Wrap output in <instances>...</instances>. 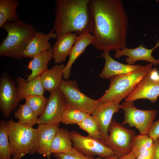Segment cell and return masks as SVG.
I'll list each match as a JSON object with an SVG mask.
<instances>
[{
  "mask_svg": "<svg viewBox=\"0 0 159 159\" xmlns=\"http://www.w3.org/2000/svg\"><path fill=\"white\" fill-rule=\"evenodd\" d=\"M89 115H90L85 112L66 106L62 114L61 122L67 125L77 124Z\"/></svg>",
  "mask_w": 159,
  "mask_h": 159,
  "instance_id": "28",
  "label": "cell"
},
{
  "mask_svg": "<svg viewBox=\"0 0 159 159\" xmlns=\"http://www.w3.org/2000/svg\"><path fill=\"white\" fill-rule=\"evenodd\" d=\"M26 103L35 115L39 117L44 112L47 105L48 98L44 95H34L25 99Z\"/></svg>",
  "mask_w": 159,
  "mask_h": 159,
  "instance_id": "29",
  "label": "cell"
},
{
  "mask_svg": "<svg viewBox=\"0 0 159 159\" xmlns=\"http://www.w3.org/2000/svg\"><path fill=\"white\" fill-rule=\"evenodd\" d=\"M20 101L14 81L7 73H4L0 79V108L6 118L9 117Z\"/></svg>",
  "mask_w": 159,
  "mask_h": 159,
  "instance_id": "12",
  "label": "cell"
},
{
  "mask_svg": "<svg viewBox=\"0 0 159 159\" xmlns=\"http://www.w3.org/2000/svg\"><path fill=\"white\" fill-rule=\"evenodd\" d=\"M7 122L12 158L20 159L27 154L35 155L38 149L37 129L11 119Z\"/></svg>",
  "mask_w": 159,
  "mask_h": 159,
  "instance_id": "4",
  "label": "cell"
},
{
  "mask_svg": "<svg viewBox=\"0 0 159 159\" xmlns=\"http://www.w3.org/2000/svg\"><path fill=\"white\" fill-rule=\"evenodd\" d=\"M134 102L125 101L120 105V109L124 112L122 124H127L131 127H135L139 130L140 134L148 135L156 117L157 110L138 109L134 105Z\"/></svg>",
  "mask_w": 159,
  "mask_h": 159,
  "instance_id": "7",
  "label": "cell"
},
{
  "mask_svg": "<svg viewBox=\"0 0 159 159\" xmlns=\"http://www.w3.org/2000/svg\"><path fill=\"white\" fill-rule=\"evenodd\" d=\"M159 96V73L156 68L152 69L125 99L126 101L134 102L145 99L154 103Z\"/></svg>",
  "mask_w": 159,
  "mask_h": 159,
  "instance_id": "10",
  "label": "cell"
},
{
  "mask_svg": "<svg viewBox=\"0 0 159 159\" xmlns=\"http://www.w3.org/2000/svg\"><path fill=\"white\" fill-rule=\"evenodd\" d=\"M148 64L138 69L127 73L111 77L110 84L105 93L98 99L100 103L114 101L120 102L134 90L143 78L152 69Z\"/></svg>",
  "mask_w": 159,
  "mask_h": 159,
  "instance_id": "5",
  "label": "cell"
},
{
  "mask_svg": "<svg viewBox=\"0 0 159 159\" xmlns=\"http://www.w3.org/2000/svg\"><path fill=\"white\" fill-rule=\"evenodd\" d=\"M59 89L65 99L66 106L91 115L99 104V100L93 99L82 92L74 80H63Z\"/></svg>",
  "mask_w": 159,
  "mask_h": 159,
  "instance_id": "8",
  "label": "cell"
},
{
  "mask_svg": "<svg viewBox=\"0 0 159 159\" xmlns=\"http://www.w3.org/2000/svg\"><path fill=\"white\" fill-rule=\"evenodd\" d=\"M148 135L153 140L159 137V119L153 123L149 131Z\"/></svg>",
  "mask_w": 159,
  "mask_h": 159,
  "instance_id": "32",
  "label": "cell"
},
{
  "mask_svg": "<svg viewBox=\"0 0 159 159\" xmlns=\"http://www.w3.org/2000/svg\"><path fill=\"white\" fill-rule=\"evenodd\" d=\"M154 154L153 145L149 149L140 154L135 159H153Z\"/></svg>",
  "mask_w": 159,
  "mask_h": 159,
  "instance_id": "33",
  "label": "cell"
},
{
  "mask_svg": "<svg viewBox=\"0 0 159 159\" xmlns=\"http://www.w3.org/2000/svg\"><path fill=\"white\" fill-rule=\"evenodd\" d=\"M118 157L116 156L111 158H95L93 157H88V159H118Z\"/></svg>",
  "mask_w": 159,
  "mask_h": 159,
  "instance_id": "36",
  "label": "cell"
},
{
  "mask_svg": "<svg viewBox=\"0 0 159 159\" xmlns=\"http://www.w3.org/2000/svg\"><path fill=\"white\" fill-rule=\"evenodd\" d=\"M154 140L148 135L140 134L135 135L131 153L136 159L140 154L150 148Z\"/></svg>",
  "mask_w": 159,
  "mask_h": 159,
  "instance_id": "27",
  "label": "cell"
},
{
  "mask_svg": "<svg viewBox=\"0 0 159 159\" xmlns=\"http://www.w3.org/2000/svg\"><path fill=\"white\" fill-rule=\"evenodd\" d=\"M53 28L47 34L37 32L34 34L22 54L23 58H33L36 56L52 49L49 40L57 36Z\"/></svg>",
  "mask_w": 159,
  "mask_h": 159,
  "instance_id": "15",
  "label": "cell"
},
{
  "mask_svg": "<svg viewBox=\"0 0 159 159\" xmlns=\"http://www.w3.org/2000/svg\"><path fill=\"white\" fill-rule=\"evenodd\" d=\"M73 147L87 157L98 155L105 158L115 156L112 150L100 139L81 135L75 131L70 132Z\"/></svg>",
  "mask_w": 159,
  "mask_h": 159,
  "instance_id": "9",
  "label": "cell"
},
{
  "mask_svg": "<svg viewBox=\"0 0 159 159\" xmlns=\"http://www.w3.org/2000/svg\"><path fill=\"white\" fill-rule=\"evenodd\" d=\"M93 41V35L91 33L77 36L70 52L68 62L63 71V77L65 80H67L70 76L71 68L73 63L86 47L92 44Z\"/></svg>",
  "mask_w": 159,
  "mask_h": 159,
  "instance_id": "19",
  "label": "cell"
},
{
  "mask_svg": "<svg viewBox=\"0 0 159 159\" xmlns=\"http://www.w3.org/2000/svg\"><path fill=\"white\" fill-rule=\"evenodd\" d=\"M77 35L76 33H69L57 38L52 48V58L55 64L66 60L75 42Z\"/></svg>",
  "mask_w": 159,
  "mask_h": 159,
  "instance_id": "18",
  "label": "cell"
},
{
  "mask_svg": "<svg viewBox=\"0 0 159 159\" xmlns=\"http://www.w3.org/2000/svg\"><path fill=\"white\" fill-rule=\"evenodd\" d=\"M12 152L8 136L7 122H0V159H11Z\"/></svg>",
  "mask_w": 159,
  "mask_h": 159,
  "instance_id": "26",
  "label": "cell"
},
{
  "mask_svg": "<svg viewBox=\"0 0 159 159\" xmlns=\"http://www.w3.org/2000/svg\"><path fill=\"white\" fill-rule=\"evenodd\" d=\"M18 97L19 100L34 95H43L45 91L42 85L41 76L27 80L21 76L16 80Z\"/></svg>",
  "mask_w": 159,
  "mask_h": 159,
  "instance_id": "20",
  "label": "cell"
},
{
  "mask_svg": "<svg viewBox=\"0 0 159 159\" xmlns=\"http://www.w3.org/2000/svg\"><path fill=\"white\" fill-rule=\"evenodd\" d=\"M59 125L41 124L37 128V153L51 159V145L59 129Z\"/></svg>",
  "mask_w": 159,
  "mask_h": 159,
  "instance_id": "16",
  "label": "cell"
},
{
  "mask_svg": "<svg viewBox=\"0 0 159 159\" xmlns=\"http://www.w3.org/2000/svg\"><path fill=\"white\" fill-rule=\"evenodd\" d=\"M70 132L63 128H59L52 141L51 153H65L72 148Z\"/></svg>",
  "mask_w": 159,
  "mask_h": 159,
  "instance_id": "23",
  "label": "cell"
},
{
  "mask_svg": "<svg viewBox=\"0 0 159 159\" xmlns=\"http://www.w3.org/2000/svg\"><path fill=\"white\" fill-rule=\"evenodd\" d=\"M105 59L104 68L100 74L103 79H110L116 75L127 73L134 71L140 68L139 64L129 65L122 64L113 59L108 52H103L100 56Z\"/></svg>",
  "mask_w": 159,
  "mask_h": 159,
  "instance_id": "17",
  "label": "cell"
},
{
  "mask_svg": "<svg viewBox=\"0 0 159 159\" xmlns=\"http://www.w3.org/2000/svg\"><path fill=\"white\" fill-rule=\"evenodd\" d=\"M53 57V50L51 49L36 56L28 63L26 68L31 71V73L26 79L31 80L35 77L41 76L48 69L47 66Z\"/></svg>",
  "mask_w": 159,
  "mask_h": 159,
  "instance_id": "22",
  "label": "cell"
},
{
  "mask_svg": "<svg viewBox=\"0 0 159 159\" xmlns=\"http://www.w3.org/2000/svg\"><path fill=\"white\" fill-rule=\"evenodd\" d=\"M1 28L7 35L0 45V56L21 59L23 52L37 32L36 27L19 19L7 21Z\"/></svg>",
  "mask_w": 159,
  "mask_h": 159,
  "instance_id": "3",
  "label": "cell"
},
{
  "mask_svg": "<svg viewBox=\"0 0 159 159\" xmlns=\"http://www.w3.org/2000/svg\"><path fill=\"white\" fill-rule=\"evenodd\" d=\"M66 106L64 96L59 88L51 92L45 108L38 118L37 124L59 125Z\"/></svg>",
  "mask_w": 159,
  "mask_h": 159,
  "instance_id": "11",
  "label": "cell"
},
{
  "mask_svg": "<svg viewBox=\"0 0 159 159\" xmlns=\"http://www.w3.org/2000/svg\"><path fill=\"white\" fill-rule=\"evenodd\" d=\"M52 154L57 159H88V157L84 155L73 148L66 153H56Z\"/></svg>",
  "mask_w": 159,
  "mask_h": 159,
  "instance_id": "31",
  "label": "cell"
},
{
  "mask_svg": "<svg viewBox=\"0 0 159 159\" xmlns=\"http://www.w3.org/2000/svg\"><path fill=\"white\" fill-rule=\"evenodd\" d=\"M118 159H135L131 152L127 155L118 158Z\"/></svg>",
  "mask_w": 159,
  "mask_h": 159,
  "instance_id": "35",
  "label": "cell"
},
{
  "mask_svg": "<svg viewBox=\"0 0 159 159\" xmlns=\"http://www.w3.org/2000/svg\"><path fill=\"white\" fill-rule=\"evenodd\" d=\"M120 103L114 101L99 103L91 114L98 123L100 140L104 143L109 137L108 130L113 115L120 109Z\"/></svg>",
  "mask_w": 159,
  "mask_h": 159,
  "instance_id": "13",
  "label": "cell"
},
{
  "mask_svg": "<svg viewBox=\"0 0 159 159\" xmlns=\"http://www.w3.org/2000/svg\"><path fill=\"white\" fill-rule=\"evenodd\" d=\"M14 115L15 117L18 120V122L23 125L33 127L38 123V117L26 103L19 105Z\"/></svg>",
  "mask_w": 159,
  "mask_h": 159,
  "instance_id": "25",
  "label": "cell"
},
{
  "mask_svg": "<svg viewBox=\"0 0 159 159\" xmlns=\"http://www.w3.org/2000/svg\"><path fill=\"white\" fill-rule=\"evenodd\" d=\"M77 124L81 129L87 132L88 136L100 139L99 125L92 115H89Z\"/></svg>",
  "mask_w": 159,
  "mask_h": 159,
  "instance_id": "30",
  "label": "cell"
},
{
  "mask_svg": "<svg viewBox=\"0 0 159 159\" xmlns=\"http://www.w3.org/2000/svg\"><path fill=\"white\" fill-rule=\"evenodd\" d=\"M154 154L153 159H159V137L154 140Z\"/></svg>",
  "mask_w": 159,
  "mask_h": 159,
  "instance_id": "34",
  "label": "cell"
},
{
  "mask_svg": "<svg viewBox=\"0 0 159 159\" xmlns=\"http://www.w3.org/2000/svg\"><path fill=\"white\" fill-rule=\"evenodd\" d=\"M89 0H57L54 8V32L57 38L76 32L92 33L94 19Z\"/></svg>",
  "mask_w": 159,
  "mask_h": 159,
  "instance_id": "2",
  "label": "cell"
},
{
  "mask_svg": "<svg viewBox=\"0 0 159 159\" xmlns=\"http://www.w3.org/2000/svg\"><path fill=\"white\" fill-rule=\"evenodd\" d=\"M94 19L92 44L103 52L126 47L129 27L128 16L120 0H89Z\"/></svg>",
  "mask_w": 159,
  "mask_h": 159,
  "instance_id": "1",
  "label": "cell"
},
{
  "mask_svg": "<svg viewBox=\"0 0 159 159\" xmlns=\"http://www.w3.org/2000/svg\"><path fill=\"white\" fill-rule=\"evenodd\" d=\"M11 159H14V158H12Z\"/></svg>",
  "mask_w": 159,
  "mask_h": 159,
  "instance_id": "38",
  "label": "cell"
},
{
  "mask_svg": "<svg viewBox=\"0 0 159 159\" xmlns=\"http://www.w3.org/2000/svg\"><path fill=\"white\" fill-rule=\"evenodd\" d=\"M159 47V42L157 39L156 45L151 49L146 48L142 44L135 48H129L125 47L120 50H116L114 56L117 59L122 56H127L125 61L129 65H132L138 61L143 60L157 66L158 65V62L152 54L153 51Z\"/></svg>",
  "mask_w": 159,
  "mask_h": 159,
  "instance_id": "14",
  "label": "cell"
},
{
  "mask_svg": "<svg viewBox=\"0 0 159 159\" xmlns=\"http://www.w3.org/2000/svg\"><path fill=\"white\" fill-rule=\"evenodd\" d=\"M19 4L18 0H0V28L7 21H16L19 19L16 11Z\"/></svg>",
  "mask_w": 159,
  "mask_h": 159,
  "instance_id": "24",
  "label": "cell"
},
{
  "mask_svg": "<svg viewBox=\"0 0 159 159\" xmlns=\"http://www.w3.org/2000/svg\"><path fill=\"white\" fill-rule=\"evenodd\" d=\"M109 137L104 143L119 158L131 152L135 136L134 131L112 119L108 130Z\"/></svg>",
  "mask_w": 159,
  "mask_h": 159,
  "instance_id": "6",
  "label": "cell"
},
{
  "mask_svg": "<svg viewBox=\"0 0 159 159\" xmlns=\"http://www.w3.org/2000/svg\"><path fill=\"white\" fill-rule=\"evenodd\" d=\"M65 67L62 63L55 64L41 76V83L45 91L51 92L59 88L64 80L63 71Z\"/></svg>",
  "mask_w": 159,
  "mask_h": 159,
  "instance_id": "21",
  "label": "cell"
},
{
  "mask_svg": "<svg viewBox=\"0 0 159 159\" xmlns=\"http://www.w3.org/2000/svg\"><path fill=\"white\" fill-rule=\"evenodd\" d=\"M157 59V62H158V65L159 66V57L158 59Z\"/></svg>",
  "mask_w": 159,
  "mask_h": 159,
  "instance_id": "37",
  "label": "cell"
}]
</instances>
